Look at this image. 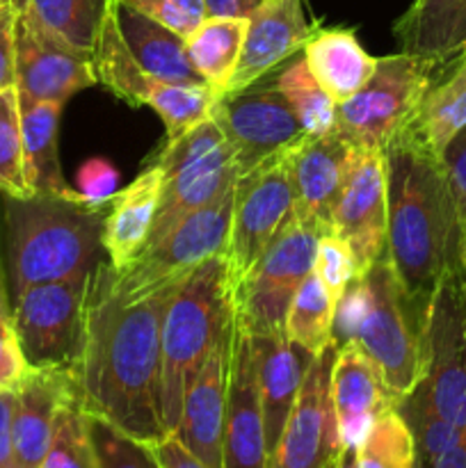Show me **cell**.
<instances>
[{
	"instance_id": "6da1fadb",
	"label": "cell",
	"mask_w": 466,
	"mask_h": 468,
	"mask_svg": "<svg viewBox=\"0 0 466 468\" xmlns=\"http://www.w3.org/2000/svg\"><path fill=\"white\" fill-rule=\"evenodd\" d=\"M185 277L123 300L114 288V268L103 259L87 291L85 341L73 368L82 405L149 446L167 437L160 414V334Z\"/></svg>"
},
{
	"instance_id": "7a4b0ae2",
	"label": "cell",
	"mask_w": 466,
	"mask_h": 468,
	"mask_svg": "<svg viewBox=\"0 0 466 468\" xmlns=\"http://www.w3.org/2000/svg\"><path fill=\"white\" fill-rule=\"evenodd\" d=\"M387 167V254L405 291L428 304L439 279L461 265L464 231L441 155L409 126L382 149Z\"/></svg>"
},
{
	"instance_id": "3957f363",
	"label": "cell",
	"mask_w": 466,
	"mask_h": 468,
	"mask_svg": "<svg viewBox=\"0 0 466 468\" xmlns=\"http://www.w3.org/2000/svg\"><path fill=\"white\" fill-rule=\"evenodd\" d=\"M105 204L82 195L5 197L14 295L37 283L91 272L103 261Z\"/></svg>"
},
{
	"instance_id": "277c9868",
	"label": "cell",
	"mask_w": 466,
	"mask_h": 468,
	"mask_svg": "<svg viewBox=\"0 0 466 468\" xmlns=\"http://www.w3.org/2000/svg\"><path fill=\"white\" fill-rule=\"evenodd\" d=\"M425 304L402 286L384 251L345 288L334 318V343H356L382 370L397 402L423 378Z\"/></svg>"
},
{
	"instance_id": "5b68a950",
	"label": "cell",
	"mask_w": 466,
	"mask_h": 468,
	"mask_svg": "<svg viewBox=\"0 0 466 468\" xmlns=\"http://www.w3.org/2000/svg\"><path fill=\"white\" fill-rule=\"evenodd\" d=\"M233 318V288L227 256H210L183 279L163 320L160 414L167 437L176 434L181 423L187 384Z\"/></svg>"
},
{
	"instance_id": "8992f818",
	"label": "cell",
	"mask_w": 466,
	"mask_h": 468,
	"mask_svg": "<svg viewBox=\"0 0 466 468\" xmlns=\"http://www.w3.org/2000/svg\"><path fill=\"white\" fill-rule=\"evenodd\" d=\"M96 82L132 108L154 110L164 123L167 140L185 135L213 117L219 94L206 82H167L151 76L135 59L117 21V0H110L94 50Z\"/></svg>"
},
{
	"instance_id": "52a82bcc",
	"label": "cell",
	"mask_w": 466,
	"mask_h": 468,
	"mask_svg": "<svg viewBox=\"0 0 466 468\" xmlns=\"http://www.w3.org/2000/svg\"><path fill=\"white\" fill-rule=\"evenodd\" d=\"M155 163L163 167V195L144 250L238 181L231 146L213 117L185 135L167 140Z\"/></svg>"
},
{
	"instance_id": "ba28073f",
	"label": "cell",
	"mask_w": 466,
	"mask_h": 468,
	"mask_svg": "<svg viewBox=\"0 0 466 468\" xmlns=\"http://www.w3.org/2000/svg\"><path fill=\"white\" fill-rule=\"evenodd\" d=\"M323 233L292 210L291 219L265 247L247 277L233 288L236 327L249 336L283 334L288 309L300 283L313 272Z\"/></svg>"
},
{
	"instance_id": "9c48e42d",
	"label": "cell",
	"mask_w": 466,
	"mask_h": 468,
	"mask_svg": "<svg viewBox=\"0 0 466 468\" xmlns=\"http://www.w3.org/2000/svg\"><path fill=\"white\" fill-rule=\"evenodd\" d=\"M432 59L409 53L377 59L373 78L336 105L334 131L359 151H382L407 123L439 71Z\"/></svg>"
},
{
	"instance_id": "30bf717a",
	"label": "cell",
	"mask_w": 466,
	"mask_h": 468,
	"mask_svg": "<svg viewBox=\"0 0 466 468\" xmlns=\"http://www.w3.org/2000/svg\"><path fill=\"white\" fill-rule=\"evenodd\" d=\"M418 387L441 419L466 430V274L452 268L437 282L423 315Z\"/></svg>"
},
{
	"instance_id": "8fae6325",
	"label": "cell",
	"mask_w": 466,
	"mask_h": 468,
	"mask_svg": "<svg viewBox=\"0 0 466 468\" xmlns=\"http://www.w3.org/2000/svg\"><path fill=\"white\" fill-rule=\"evenodd\" d=\"M91 272L37 283L14 295L12 324L30 368L78 366L85 341V304Z\"/></svg>"
},
{
	"instance_id": "7c38bea8",
	"label": "cell",
	"mask_w": 466,
	"mask_h": 468,
	"mask_svg": "<svg viewBox=\"0 0 466 468\" xmlns=\"http://www.w3.org/2000/svg\"><path fill=\"white\" fill-rule=\"evenodd\" d=\"M292 146L263 160L236 181L231 229L224 250L231 288L247 277L295 210Z\"/></svg>"
},
{
	"instance_id": "4fadbf2b",
	"label": "cell",
	"mask_w": 466,
	"mask_h": 468,
	"mask_svg": "<svg viewBox=\"0 0 466 468\" xmlns=\"http://www.w3.org/2000/svg\"><path fill=\"white\" fill-rule=\"evenodd\" d=\"M233 197L236 186L181 219L167 236L122 270H114V288L119 295L123 300H137L163 283L185 277L210 256L224 254L231 229Z\"/></svg>"
},
{
	"instance_id": "5bb4252c",
	"label": "cell",
	"mask_w": 466,
	"mask_h": 468,
	"mask_svg": "<svg viewBox=\"0 0 466 468\" xmlns=\"http://www.w3.org/2000/svg\"><path fill=\"white\" fill-rule=\"evenodd\" d=\"M338 346L332 341L313 356L268 468H334L341 455V432L332 402V366Z\"/></svg>"
},
{
	"instance_id": "9a60e30c",
	"label": "cell",
	"mask_w": 466,
	"mask_h": 468,
	"mask_svg": "<svg viewBox=\"0 0 466 468\" xmlns=\"http://www.w3.org/2000/svg\"><path fill=\"white\" fill-rule=\"evenodd\" d=\"M213 119L231 146L238 178L306 135L277 87H249L238 94L219 96Z\"/></svg>"
},
{
	"instance_id": "2e32d148",
	"label": "cell",
	"mask_w": 466,
	"mask_h": 468,
	"mask_svg": "<svg viewBox=\"0 0 466 468\" xmlns=\"http://www.w3.org/2000/svg\"><path fill=\"white\" fill-rule=\"evenodd\" d=\"M96 85L91 53L44 30L27 16H18L14 50V87L21 101L67 103L73 94Z\"/></svg>"
},
{
	"instance_id": "e0dca14e",
	"label": "cell",
	"mask_w": 466,
	"mask_h": 468,
	"mask_svg": "<svg viewBox=\"0 0 466 468\" xmlns=\"http://www.w3.org/2000/svg\"><path fill=\"white\" fill-rule=\"evenodd\" d=\"M350 245L356 274L387 251V167L382 151H359L332 210V229Z\"/></svg>"
},
{
	"instance_id": "ac0fdd59",
	"label": "cell",
	"mask_w": 466,
	"mask_h": 468,
	"mask_svg": "<svg viewBox=\"0 0 466 468\" xmlns=\"http://www.w3.org/2000/svg\"><path fill=\"white\" fill-rule=\"evenodd\" d=\"M236 318L224 327L183 398L176 437L208 468H222V432L231 379Z\"/></svg>"
},
{
	"instance_id": "d6986e66",
	"label": "cell",
	"mask_w": 466,
	"mask_h": 468,
	"mask_svg": "<svg viewBox=\"0 0 466 468\" xmlns=\"http://www.w3.org/2000/svg\"><path fill=\"white\" fill-rule=\"evenodd\" d=\"M315 30L318 26L306 21L302 0H260L247 14L240 62L224 96L249 90L279 64L302 53Z\"/></svg>"
},
{
	"instance_id": "ffe728a7",
	"label": "cell",
	"mask_w": 466,
	"mask_h": 468,
	"mask_svg": "<svg viewBox=\"0 0 466 468\" xmlns=\"http://www.w3.org/2000/svg\"><path fill=\"white\" fill-rule=\"evenodd\" d=\"M356 154L359 149L336 131L324 135L306 133L292 146L295 213L309 219L323 236L332 229V210L345 187Z\"/></svg>"
},
{
	"instance_id": "44dd1931",
	"label": "cell",
	"mask_w": 466,
	"mask_h": 468,
	"mask_svg": "<svg viewBox=\"0 0 466 468\" xmlns=\"http://www.w3.org/2000/svg\"><path fill=\"white\" fill-rule=\"evenodd\" d=\"M268 439L251 338L236 327L222 432V468H268Z\"/></svg>"
},
{
	"instance_id": "7402d4cb",
	"label": "cell",
	"mask_w": 466,
	"mask_h": 468,
	"mask_svg": "<svg viewBox=\"0 0 466 468\" xmlns=\"http://www.w3.org/2000/svg\"><path fill=\"white\" fill-rule=\"evenodd\" d=\"M80 393L73 368H30L14 391L12 441L18 468H41L55 419L69 398Z\"/></svg>"
},
{
	"instance_id": "603a6c76",
	"label": "cell",
	"mask_w": 466,
	"mask_h": 468,
	"mask_svg": "<svg viewBox=\"0 0 466 468\" xmlns=\"http://www.w3.org/2000/svg\"><path fill=\"white\" fill-rule=\"evenodd\" d=\"M332 402L343 446H359L370 425L397 407L379 366L356 343L338 346L332 366Z\"/></svg>"
},
{
	"instance_id": "cb8c5ba5",
	"label": "cell",
	"mask_w": 466,
	"mask_h": 468,
	"mask_svg": "<svg viewBox=\"0 0 466 468\" xmlns=\"http://www.w3.org/2000/svg\"><path fill=\"white\" fill-rule=\"evenodd\" d=\"M247 334V332H245ZM256 359V378H259L260 407H263L265 439L268 452L277 448L286 428L291 411L295 407L300 388L315 355L288 341L283 334L270 336H249Z\"/></svg>"
},
{
	"instance_id": "d4e9b609",
	"label": "cell",
	"mask_w": 466,
	"mask_h": 468,
	"mask_svg": "<svg viewBox=\"0 0 466 468\" xmlns=\"http://www.w3.org/2000/svg\"><path fill=\"white\" fill-rule=\"evenodd\" d=\"M160 195L163 167L154 160L131 186L110 199L103 222V251L114 270H122L144 250L158 213Z\"/></svg>"
},
{
	"instance_id": "484cf974",
	"label": "cell",
	"mask_w": 466,
	"mask_h": 468,
	"mask_svg": "<svg viewBox=\"0 0 466 468\" xmlns=\"http://www.w3.org/2000/svg\"><path fill=\"white\" fill-rule=\"evenodd\" d=\"M302 58L336 105L352 99L377 69V58L365 53L350 27H318L302 48Z\"/></svg>"
},
{
	"instance_id": "4316f807",
	"label": "cell",
	"mask_w": 466,
	"mask_h": 468,
	"mask_svg": "<svg viewBox=\"0 0 466 468\" xmlns=\"http://www.w3.org/2000/svg\"><path fill=\"white\" fill-rule=\"evenodd\" d=\"M393 30L402 53L443 67L466 50V0H414Z\"/></svg>"
},
{
	"instance_id": "83f0119b",
	"label": "cell",
	"mask_w": 466,
	"mask_h": 468,
	"mask_svg": "<svg viewBox=\"0 0 466 468\" xmlns=\"http://www.w3.org/2000/svg\"><path fill=\"white\" fill-rule=\"evenodd\" d=\"M62 103L50 101H21V135H23V160H26V178L32 195L76 197L80 192L64 181L62 165H59V117Z\"/></svg>"
},
{
	"instance_id": "f1b7e54d",
	"label": "cell",
	"mask_w": 466,
	"mask_h": 468,
	"mask_svg": "<svg viewBox=\"0 0 466 468\" xmlns=\"http://www.w3.org/2000/svg\"><path fill=\"white\" fill-rule=\"evenodd\" d=\"M117 21L128 48L137 62L151 73L167 82H204L187 58L185 39L160 26L154 18L126 7L117 0ZM208 85V82H206Z\"/></svg>"
},
{
	"instance_id": "f546056e",
	"label": "cell",
	"mask_w": 466,
	"mask_h": 468,
	"mask_svg": "<svg viewBox=\"0 0 466 468\" xmlns=\"http://www.w3.org/2000/svg\"><path fill=\"white\" fill-rule=\"evenodd\" d=\"M407 126L437 154L466 126V50L439 69Z\"/></svg>"
},
{
	"instance_id": "4dcf8cb0",
	"label": "cell",
	"mask_w": 466,
	"mask_h": 468,
	"mask_svg": "<svg viewBox=\"0 0 466 468\" xmlns=\"http://www.w3.org/2000/svg\"><path fill=\"white\" fill-rule=\"evenodd\" d=\"M247 16H206L185 39L187 58L204 82L224 96L245 44Z\"/></svg>"
},
{
	"instance_id": "1f68e13d",
	"label": "cell",
	"mask_w": 466,
	"mask_h": 468,
	"mask_svg": "<svg viewBox=\"0 0 466 468\" xmlns=\"http://www.w3.org/2000/svg\"><path fill=\"white\" fill-rule=\"evenodd\" d=\"M336 306V297L320 282L318 274L311 272L292 297L283 324V336L309 350L311 355H318L332 341Z\"/></svg>"
},
{
	"instance_id": "d6a6232c",
	"label": "cell",
	"mask_w": 466,
	"mask_h": 468,
	"mask_svg": "<svg viewBox=\"0 0 466 468\" xmlns=\"http://www.w3.org/2000/svg\"><path fill=\"white\" fill-rule=\"evenodd\" d=\"M110 0H27L23 16L73 48L91 53Z\"/></svg>"
},
{
	"instance_id": "836d02e7",
	"label": "cell",
	"mask_w": 466,
	"mask_h": 468,
	"mask_svg": "<svg viewBox=\"0 0 466 468\" xmlns=\"http://www.w3.org/2000/svg\"><path fill=\"white\" fill-rule=\"evenodd\" d=\"M396 411L402 416L411 437H414L418 468H432L439 457L446 455L450 448H455L466 437V430L448 423L434 411L418 384L407 396L400 398Z\"/></svg>"
},
{
	"instance_id": "e575fe53",
	"label": "cell",
	"mask_w": 466,
	"mask_h": 468,
	"mask_svg": "<svg viewBox=\"0 0 466 468\" xmlns=\"http://www.w3.org/2000/svg\"><path fill=\"white\" fill-rule=\"evenodd\" d=\"M274 87L281 91V96L288 101L292 112L300 119L302 128L309 135H324V133L334 131V123H336V103L320 87V82L315 80L309 64H306V59L302 55L279 73Z\"/></svg>"
},
{
	"instance_id": "d590c367",
	"label": "cell",
	"mask_w": 466,
	"mask_h": 468,
	"mask_svg": "<svg viewBox=\"0 0 466 468\" xmlns=\"http://www.w3.org/2000/svg\"><path fill=\"white\" fill-rule=\"evenodd\" d=\"M41 468H99L90 432V414L82 405L80 393L69 398L59 410Z\"/></svg>"
},
{
	"instance_id": "8d00e7d4",
	"label": "cell",
	"mask_w": 466,
	"mask_h": 468,
	"mask_svg": "<svg viewBox=\"0 0 466 468\" xmlns=\"http://www.w3.org/2000/svg\"><path fill=\"white\" fill-rule=\"evenodd\" d=\"M359 468H418L414 437L396 410L370 425L359 443Z\"/></svg>"
},
{
	"instance_id": "74e56055",
	"label": "cell",
	"mask_w": 466,
	"mask_h": 468,
	"mask_svg": "<svg viewBox=\"0 0 466 468\" xmlns=\"http://www.w3.org/2000/svg\"><path fill=\"white\" fill-rule=\"evenodd\" d=\"M0 195L23 199L32 190L26 178L23 160L21 110L16 87L0 91Z\"/></svg>"
},
{
	"instance_id": "f35d334b",
	"label": "cell",
	"mask_w": 466,
	"mask_h": 468,
	"mask_svg": "<svg viewBox=\"0 0 466 468\" xmlns=\"http://www.w3.org/2000/svg\"><path fill=\"white\" fill-rule=\"evenodd\" d=\"M90 432L99 468H163L149 443L128 437L101 416L90 414Z\"/></svg>"
},
{
	"instance_id": "ab89813d",
	"label": "cell",
	"mask_w": 466,
	"mask_h": 468,
	"mask_svg": "<svg viewBox=\"0 0 466 468\" xmlns=\"http://www.w3.org/2000/svg\"><path fill=\"white\" fill-rule=\"evenodd\" d=\"M313 272L329 288V292L336 300H341L345 288L356 277V261L350 245L343 238H338L336 233H324V236H320L318 247H315Z\"/></svg>"
},
{
	"instance_id": "60d3db41",
	"label": "cell",
	"mask_w": 466,
	"mask_h": 468,
	"mask_svg": "<svg viewBox=\"0 0 466 468\" xmlns=\"http://www.w3.org/2000/svg\"><path fill=\"white\" fill-rule=\"evenodd\" d=\"M126 7L154 18L178 37L187 39L201 21L208 16L204 0H119Z\"/></svg>"
},
{
	"instance_id": "b9f144b4",
	"label": "cell",
	"mask_w": 466,
	"mask_h": 468,
	"mask_svg": "<svg viewBox=\"0 0 466 468\" xmlns=\"http://www.w3.org/2000/svg\"><path fill=\"white\" fill-rule=\"evenodd\" d=\"M443 172H446L448 186H450L452 199H455L457 218H460L461 231L466 238V126L450 137L441 154Z\"/></svg>"
},
{
	"instance_id": "7bdbcfd3",
	"label": "cell",
	"mask_w": 466,
	"mask_h": 468,
	"mask_svg": "<svg viewBox=\"0 0 466 468\" xmlns=\"http://www.w3.org/2000/svg\"><path fill=\"white\" fill-rule=\"evenodd\" d=\"M27 373L30 364L23 356L12 320H0V393L16 391Z\"/></svg>"
},
{
	"instance_id": "ee69618b",
	"label": "cell",
	"mask_w": 466,
	"mask_h": 468,
	"mask_svg": "<svg viewBox=\"0 0 466 468\" xmlns=\"http://www.w3.org/2000/svg\"><path fill=\"white\" fill-rule=\"evenodd\" d=\"M117 169L103 158H91L78 169L76 190L94 204H105L117 195Z\"/></svg>"
},
{
	"instance_id": "f6af8a7d",
	"label": "cell",
	"mask_w": 466,
	"mask_h": 468,
	"mask_svg": "<svg viewBox=\"0 0 466 468\" xmlns=\"http://www.w3.org/2000/svg\"><path fill=\"white\" fill-rule=\"evenodd\" d=\"M21 12L0 5V91L14 87V50H16V23Z\"/></svg>"
},
{
	"instance_id": "bcb514c9",
	"label": "cell",
	"mask_w": 466,
	"mask_h": 468,
	"mask_svg": "<svg viewBox=\"0 0 466 468\" xmlns=\"http://www.w3.org/2000/svg\"><path fill=\"white\" fill-rule=\"evenodd\" d=\"M151 448H154L155 457H158L163 468H208L195 452L187 451L185 443H183L176 434H169V437L154 443Z\"/></svg>"
},
{
	"instance_id": "7dc6e473",
	"label": "cell",
	"mask_w": 466,
	"mask_h": 468,
	"mask_svg": "<svg viewBox=\"0 0 466 468\" xmlns=\"http://www.w3.org/2000/svg\"><path fill=\"white\" fill-rule=\"evenodd\" d=\"M14 391L0 393V468H18L12 441Z\"/></svg>"
},
{
	"instance_id": "c3c4849f",
	"label": "cell",
	"mask_w": 466,
	"mask_h": 468,
	"mask_svg": "<svg viewBox=\"0 0 466 468\" xmlns=\"http://www.w3.org/2000/svg\"><path fill=\"white\" fill-rule=\"evenodd\" d=\"M208 16H247L260 0H204Z\"/></svg>"
},
{
	"instance_id": "681fc988",
	"label": "cell",
	"mask_w": 466,
	"mask_h": 468,
	"mask_svg": "<svg viewBox=\"0 0 466 468\" xmlns=\"http://www.w3.org/2000/svg\"><path fill=\"white\" fill-rule=\"evenodd\" d=\"M432 468H466V437L455 448L441 455Z\"/></svg>"
},
{
	"instance_id": "f907efd6",
	"label": "cell",
	"mask_w": 466,
	"mask_h": 468,
	"mask_svg": "<svg viewBox=\"0 0 466 468\" xmlns=\"http://www.w3.org/2000/svg\"><path fill=\"white\" fill-rule=\"evenodd\" d=\"M334 468H359V446H343Z\"/></svg>"
},
{
	"instance_id": "816d5d0a",
	"label": "cell",
	"mask_w": 466,
	"mask_h": 468,
	"mask_svg": "<svg viewBox=\"0 0 466 468\" xmlns=\"http://www.w3.org/2000/svg\"><path fill=\"white\" fill-rule=\"evenodd\" d=\"M0 320H12V304H9L7 283H5L3 263H0Z\"/></svg>"
},
{
	"instance_id": "f5cc1de1",
	"label": "cell",
	"mask_w": 466,
	"mask_h": 468,
	"mask_svg": "<svg viewBox=\"0 0 466 468\" xmlns=\"http://www.w3.org/2000/svg\"><path fill=\"white\" fill-rule=\"evenodd\" d=\"M0 5H9V7H14L16 12H26L27 7V0H0Z\"/></svg>"
},
{
	"instance_id": "db71d44e",
	"label": "cell",
	"mask_w": 466,
	"mask_h": 468,
	"mask_svg": "<svg viewBox=\"0 0 466 468\" xmlns=\"http://www.w3.org/2000/svg\"><path fill=\"white\" fill-rule=\"evenodd\" d=\"M461 265H464V274H466V238H464V250H461Z\"/></svg>"
}]
</instances>
